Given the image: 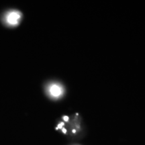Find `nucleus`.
I'll return each instance as SVG.
<instances>
[{
  "label": "nucleus",
  "mask_w": 145,
  "mask_h": 145,
  "mask_svg": "<svg viewBox=\"0 0 145 145\" xmlns=\"http://www.w3.org/2000/svg\"><path fill=\"white\" fill-rule=\"evenodd\" d=\"M22 14L18 10H12L5 16V22L6 24L10 26H16L20 22Z\"/></svg>",
  "instance_id": "nucleus-1"
},
{
  "label": "nucleus",
  "mask_w": 145,
  "mask_h": 145,
  "mask_svg": "<svg viewBox=\"0 0 145 145\" xmlns=\"http://www.w3.org/2000/svg\"><path fill=\"white\" fill-rule=\"evenodd\" d=\"M48 92L52 98H59L64 93V89L59 83H52L48 88Z\"/></svg>",
  "instance_id": "nucleus-2"
}]
</instances>
